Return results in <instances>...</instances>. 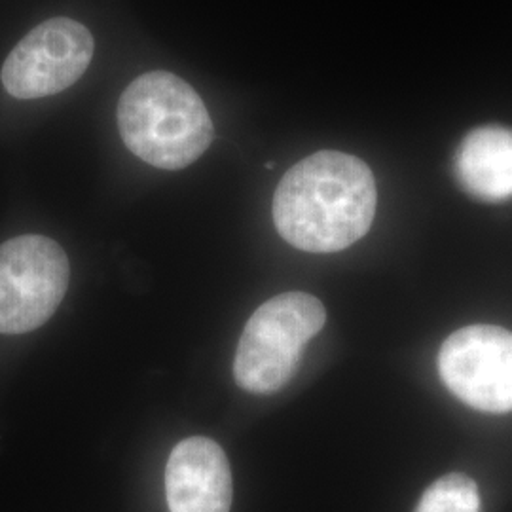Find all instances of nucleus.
I'll return each mask as SVG.
<instances>
[{"label": "nucleus", "instance_id": "obj_1", "mask_svg": "<svg viewBox=\"0 0 512 512\" xmlns=\"http://www.w3.org/2000/svg\"><path fill=\"white\" fill-rule=\"evenodd\" d=\"M378 205L370 167L346 152L321 150L293 165L275 190L279 236L306 253H338L365 238Z\"/></svg>", "mask_w": 512, "mask_h": 512}, {"label": "nucleus", "instance_id": "obj_2", "mask_svg": "<svg viewBox=\"0 0 512 512\" xmlns=\"http://www.w3.org/2000/svg\"><path fill=\"white\" fill-rule=\"evenodd\" d=\"M118 129L129 152L167 171L194 164L215 137L202 97L165 71L143 74L129 84L118 103Z\"/></svg>", "mask_w": 512, "mask_h": 512}, {"label": "nucleus", "instance_id": "obj_3", "mask_svg": "<svg viewBox=\"0 0 512 512\" xmlns=\"http://www.w3.org/2000/svg\"><path fill=\"white\" fill-rule=\"evenodd\" d=\"M325 323V306L311 294L293 291L264 302L239 338L236 384L255 395L283 389L291 382L306 344Z\"/></svg>", "mask_w": 512, "mask_h": 512}, {"label": "nucleus", "instance_id": "obj_4", "mask_svg": "<svg viewBox=\"0 0 512 512\" xmlns=\"http://www.w3.org/2000/svg\"><path fill=\"white\" fill-rule=\"evenodd\" d=\"M69 258L54 239L19 236L0 245V334L42 327L69 289Z\"/></svg>", "mask_w": 512, "mask_h": 512}, {"label": "nucleus", "instance_id": "obj_5", "mask_svg": "<svg viewBox=\"0 0 512 512\" xmlns=\"http://www.w3.org/2000/svg\"><path fill=\"white\" fill-rule=\"evenodd\" d=\"M95 42L78 21L54 18L35 27L2 65V84L16 99H40L71 88L86 73Z\"/></svg>", "mask_w": 512, "mask_h": 512}, {"label": "nucleus", "instance_id": "obj_6", "mask_svg": "<svg viewBox=\"0 0 512 512\" xmlns=\"http://www.w3.org/2000/svg\"><path fill=\"white\" fill-rule=\"evenodd\" d=\"M442 382L471 408L512 412V332L471 325L446 338L439 353Z\"/></svg>", "mask_w": 512, "mask_h": 512}, {"label": "nucleus", "instance_id": "obj_7", "mask_svg": "<svg viewBox=\"0 0 512 512\" xmlns=\"http://www.w3.org/2000/svg\"><path fill=\"white\" fill-rule=\"evenodd\" d=\"M165 495L171 512H230L232 471L215 440L179 442L165 467Z\"/></svg>", "mask_w": 512, "mask_h": 512}, {"label": "nucleus", "instance_id": "obj_8", "mask_svg": "<svg viewBox=\"0 0 512 512\" xmlns=\"http://www.w3.org/2000/svg\"><path fill=\"white\" fill-rule=\"evenodd\" d=\"M454 169L465 192L484 202L512 196V129L482 126L461 141Z\"/></svg>", "mask_w": 512, "mask_h": 512}, {"label": "nucleus", "instance_id": "obj_9", "mask_svg": "<svg viewBox=\"0 0 512 512\" xmlns=\"http://www.w3.org/2000/svg\"><path fill=\"white\" fill-rule=\"evenodd\" d=\"M414 512H480V494L475 480L452 473L433 482Z\"/></svg>", "mask_w": 512, "mask_h": 512}]
</instances>
